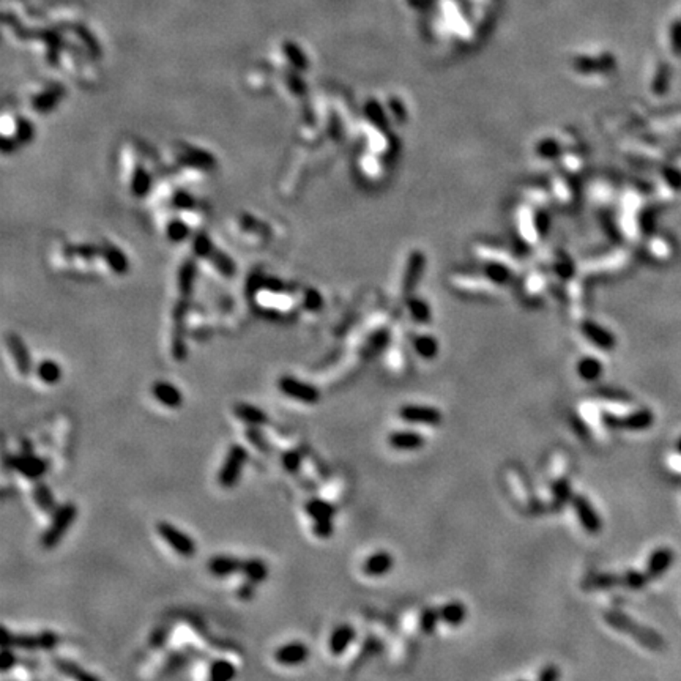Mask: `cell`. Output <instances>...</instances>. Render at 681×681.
<instances>
[{"mask_svg":"<svg viewBox=\"0 0 681 681\" xmlns=\"http://www.w3.org/2000/svg\"><path fill=\"white\" fill-rule=\"evenodd\" d=\"M578 374L585 382H594L603 374V364L596 358H584L578 363Z\"/></svg>","mask_w":681,"mask_h":681,"instance_id":"83f0119b","label":"cell"},{"mask_svg":"<svg viewBox=\"0 0 681 681\" xmlns=\"http://www.w3.org/2000/svg\"><path fill=\"white\" fill-rule=\"evenodd\" d=\"M78 517V506L73 503V501H66V503L60 505L57 508V511L51 516V522H49L48 529L45 530V533L41 535V546L51 550L54 547H57L60 541L64 540V536L68 533L71 525L74 524Z\"/></svg>","mask_w":681,"mask_h":681,"instance_id":"7a4b0ae2","label":"cell"},{"mask_svg":"<svg viewBox=\"0 0 681 681\" xmlns=\"http://www.w3.org/2000/svg\"><path fill=\"white\" fill-rule=\"evenodd\" d=\"M561 672L557 666H546L543 671L538 673V680L540 681H557L560 680Z\"/></svg>","mask_w":681,"mask_h":681,"instance_id":"f35d334b","label":"cell"},{"mask_svg":"<svg viewBox=\"0 0 681 681\" xmlns=\"http://www.w3.org/2000/svg\"><path fill=\"white\" fill-rule=\"evenodd\" d=\"M415 349H417L418 354L423 358H426V360H431V358H434L437 355L438 345L434 338L421 336L417 339V343H415Z\"/></svg>","mask_w":681,"mask_h":681,"instance_id":"836d02e7","label":"cell"},{"mask_svg":"<svg viewBox=\"0 0 681 681\" xmlns=\"http://www.w3.org/2000/svg\"><path fill=\"white\" fill-rule=\"evenodd\" d=\"M273 658L278 664H281L284 667L300 666L309 659V648L306 643L299 640L287 642L275 650Z\"/></svg>","mask_w":681,"mask_h":681,"instance_id":"30bf717a","label":"cell"},{"mask_svg":"<svg viewBox=\"0 0 681 681\" xmlns=\"http://www.w3.org/2000/svg\"><path fill=\"white\" fill-rule=\"evenodd\" d=\"M303 459H305V454L300 450H287L281 456V464L287 473L299 475L303 467Z\"/></svg>","mask_w":681,"mask_h":681,"instance_id":"f546056e","label":"cell"},{"mask_svg":"<svg viewBox=\"0 0 681 681\" xmlns=\"http://www.w3.org/2000/svg\"><path fill=\"white\" fill-rule=\"evenodd\" d=\"M241 575L246 580H251L254 584H261L265 579L268 578V566L267 563L261 559H248L243 560V569H241Z\"/></svg>","mask_w":681,"mask_h":681,"instance_id":"cb8c5ba5","label":"cell"},{"mask_svg":"<svg viewBox=\"0 0 681 681\" xmlns=\"http://www.w3.org/2000/svg\"><path fill=\"white\" fill-rule=\"evenodd\" d=\"M256 585L257 584H254V582H251V580L243 582V584L237 588V598L241 599V601H250V599L254 598Z\"/></svg>","mask_w":681,"mask_h":681,"instance_id":"74e56055","label":"cell"},{"mask_svg":"<svg viewBox=\"0 0 681 681\" xmlns=\"http://www.w3.org/2000/svg\"><path fill=\"white\" fill-rule=\"evenodd\" d=\"M157 531L161 540L169 546L175 554H178L183 559H193L197 552L196 541L188 533H185L174 524L161 521L157 524Z\"/></svg>","mask_w":681,"mask_h":681,"instance_id":"5b68a950","label":"cell"},{"mask_svg":"<svg viewBox=\"0 0 681 681\" xmlns=\"http://www.w3.org/2000/svg\"><path fill=\"white\" fill-rule=\"evenodd\" d=\"M440 620L448 626H461L467 618V608L461 601H448L440 609Z\"/></svg>","mask_w":681,"mask_h":681,"instance_id":"7402d4cb","label":"cell"},{"mask_svg":"<svg viewBox=\"0 0 681 681\" xmlns=\"http://www.w3.org/2000/svg\"><path fill=\"white\" fill-rule=\"evenodd\" d=\"M552 497H554L555 510H561L566 503H571V500L574 497L571 482H569L566 478L555 480L552 485Z\"/></svg>","mask_w":681,"mask_h":681,"instance_id":"484cf974","label":"cell"},{"mask_svg":"<svg viewBox=\"0 0 681 681\" xmlns=\"http://www.w3.org/2000/svg\"><path fill=\"white\" fill-rule=\"evenodd\" d=\"M306 515L313 519V521H322V519H333L336 516V506L330 503L328 500L324 499H311L306 501L305 505Z\"/></svg>","mask_w":681,"mask_h":681,"instance_id":"603a6c76","label":"cell"},{"mask_svg":"<svg viewBox=\"0 0 681 681\" xmlns=\"http://www.w3.org/2000/svg\"><path fill=\"white\" fill-rule=\"evenodd\" d=\"M573 510L578 516V521L582 525L588 535H599L603 530V521L599 517L598 511L594 510V506L590 500H588L585 495L582 494H574V497L571 500Z\"/></svg>","mask_w":681,"mask_h":681,"instance_id":"ba28073f","label":"cell"},{"mask_svg":"<svg viewBox=\"0 0 681 681\" xmlns=\"http://www.w3.org/2000/svg\"><path fill=\"white\" fill-rule=\"evenodd\" d=\"M17 662H20V658H17V654L15 653V648L3 647L2 653H0V671L7 673L11 671V668H15L17 666Z\"/></svg>","mask_w":681,"mask_h":681,"instance_id":"e575fe53","label":"cell"},{"mask_svg":"<svg viewBox=\"0 0 681 681\" xmlns=\"http://www.w3.org/2000/svg\"><path fill=\"white\" fill-rule=\"evenodd\" d=\"M604 620L614 629H618L620 633L634 637L640 645H643L648 650L659 652V650L666 647L664 639H662L658 633H654L653 629L642 626V624L631 620V618L628 615H624L623 612H618V610L604 612Z\"/></svg>","mask_w":681,"mask_h":681,"instance_id":"6da1fadb","label":"cell"},{"mask_svg":"<svg viewBox=\"0 0 681 681\" xmlns=\"http://www.w3.org/2000/svg\"><path fill=\"white\" fill-rule=\"evenodd\" d=\"M7 340H8V349L11 352V357L15 358L16 368H17V371H20V374L24 377L30 375L34 366H32V358H30L27 347L24 345L22 340L16 336V334H10Z\"/></svg>","mask_w":681,"mask_h":681,"instance_id":"ac0fdd59","label":"cell"},{"mask_svg":"<svg viewBox=\"0 0 681 681\" xmlns=\"http://www.w3.org/2000/svg\"><path fill=\"white\" fill-rule=\"evenodd\" d=\"M677 451H678V454H681V437L678 438V442H677Z\"/></svg>","mask_w":681,"mask_h":681,"instance_id":"ab89813d","label":"cell"},{"mask_svg":"<svg viewBox=\"0 0 681 681\" xmlns=\"http://www.w3.org/2000/svg\"><path fill=\"white\" fill-rule=\"evenodd\" d=\"M152 394L161 406L167 408H180L183 406V394L174 383L159 380L153 383Z\"/></svg>","mask_w":681,"mask_h":681,"instance_id":"9a60e30c","label":"cell"},{"mask_svg":"<svg viewBox=\"0 0 681 681\" xmlns=\"http://www.w3.org/2000/svg\"><path fill=\"white\" fill-rule=\"evenodd\" d=\"M208 573L215 578H229L234 574H241L243 560L229 555H216L208 560Z\"/></svg>","mask_w":681,"mask_h":681,"instance_id":"e0dca14e","label":"cell"},{"mask_svg":"<svg viewBox=\"0 0 681 681\" xmlns=\"http://www.w3.org/2000/svg\"><path fill=\"white\" fill-rule=\"evenodd\" d=\"M36 377L46 385H55L62 379V369L54 360H43L36 366Z\"/></svg>","mask_w":681,"mask_h":681,"instance_id":"4316f807","label":"cell"},{"mask_svg":"<svg viewBox=\"0 0 681 681\" xmlns=\"http://www.w3.org/2000/svg\"><path fill=\"white\" fill-rule=\"evenodd\" d=\"M357 639V629L349 623H343L331 631L328 637V650L333 656H340Z\"/></svg>","mask_w":681,"mask_h":681,"instance_id":"8fae6325","label":"cell"},{"mask_svg":"<svg viewBox=\"0 0 681 681\" xmlns=\"http://www.w3.org/2000/svg\"><path fill=\"white\" fill-rule=\"evenodd\" d=\"M388 445L398 451H415L424 447L426 438L415 431H394L388 436Z\"/></svg>","mask_w":681,"mask_h":681,"instance_id":"2e32d148","label":"cell"},{"mask_svg":"<svg viewBox=\"0 0 681 681\" xmlns=\"http://www.w3.org/2000/svg\"><path fill=\"white\" fill-rule=\"evenodd\" d=\"M620 578H622V585L631 588V590H640V588H643L648 584V580H652L648 578L647 573L636 571V569H629V571L622 574Z\"/></svg>","mask_w":681,"mask_h":681,"instance_id":"d6a6232c","label":"cell"},{"mask_svg":"<svg viewBox=\"0 0 681 681\" xmlns=\"http://www.w3.org/2000/svg\"><path fill=\"white\" fill-rule=\"evenodd\" d=\"M399 418L402 421L413 424H426V426H438L443 421V415L436 407L431 406H417V404H407L399 408Z\"/></svg>","mask_w":681,"mask_h":681,"instance_id":"9c48e42d","label":"cell"},{"mask_svg":"<svg viewBox=\"0 0 681 681\" xmlns=\"http://www.w3.org/2000/svg\"><path fill=\"white\" fill-rule=\"evenodd\" d=\"M440 612H438V609H432V608H428V609H424L423 612H421V617H420V626H421V631H423L424 634H434L436 633V629H437V624L440 623Z\"/></svg>","mask_w":681,"mask_h":681,"instance_id":"1f68e13d","label":"cell"},{"mask_svg":"<svg viewBox=\"0 0 681 681\" xmlns=\"http://www.w3.org/2000/svg\"><path fill=\"white\" fill-rule=\"evenodd\" d=\"M59 642V636L52 631H45L41 634H15L2 626V647L35 652V650H54Z\"/></svg>","mask_w":681,"mask_h":681,"instance_id":"277c9868","label":"cell"},{"mask_svg":"<svg viewBox=\"0 0 681 681\" xmlns=\"http://www.w3.org/2000/svg\"><path fill=\"white\" fill-rule=\"evenodd\" d=\"M7 464L10 468L15 470V472L24 476V478L32 481L41 480L49 468L48 461L43 459L40 456H35L34 453H21L17 456H10L7 457Z\"/></svg>","mask_w":681,"mask_h":681,"instance_id":"52a82bcc","label":"cell"},{"mask_svg":"<svg viewBox=\"0 0 681 681\" xmlns=\"http://www.w3.org/2000/svg\"><path fill=\"white\" fill-rule=\"evenodd\" d=\"M234 415L248 426H259V428H262V426L268 423V415L265 413L261 407L246 404V402H238V404H235Z\"/></svg>","mask_w":681,"mask_h":681,"instance_id":"d6986e66","label":"cell"},{"mask_svg":"<svg viewBox=\"0 0 681 681\" xmlns=\"http://www.w3.org/2000/svg\"><path fill=\"white\" fill-rule=\"evenodd\" d=\"M654 423V413L650 410V408H637V410L631 412L626 417H618L617 421V429H624V431H647L653 426Z\"/></svg>","mask_w":681,"mask_h":681,"instance_id":"5bb4252c","label":"cell"},{"mask_svg":"<svg viewBox=\"0 0 681 681\" xmlns=\"http://www.w3.org/2000/svg\"><path fill=\"white\" fill-rule=\"evenodd\" d=\"M278 388L280 392L287 396V398L303 402V404H317L320 401V392L317 387L311 385V383L299 380L296 377L292 375H282L280 380H278Z\"/></svg>","mask_w":681,"mask_h":681,"instance_id":"8992f818","label":"cell"},{"mask_svg":"<svg viewBox=\"0 0 681 681\" xmlns=\"http://www.w3.org/2000/svg\"><path fill=\"white\" fill-rule=\"evenodd\" d=\"M585 333H587V336L592 339V343L596 344L598 347H601V349H612L615 345L614 336H612V334L608 333L605 330H603V328L592 325V327H587L585 328Z\"/></svg>","mask_w":681,"mask_h":681,"instance_id":"4dcf8cb0","label":"cell"},{"mask_svg":"<svg viewBox=\"0 0 681 681\" xmlns=\"http://www.w3.org/2000/svg\"><path fill=\"white\" fill-rule=\"evenodd\" d=\"M592 585L598 588H610L614 585H622V578L615 574H599V575H594L592 580Z\"/></svg>","mask_w":681,"mask_h":681,"instance_id":"8d00e7d4","label":"cell"},{"mask_svg":"<svg viewBox=\"0 0 681 681\" xmlns=\"http://www.w3.org/2000/svg\"><path fill=\"white\" fill-rule=\"evenodd\" d=\"M245 436L248 438V442H250L252 447L259 451V453L267 454V456L271 453V445L259 426H248Z\"/></svg>","mask_w":681,"mask_h":681,"instance_id":"f1b7e54d","label":"cell"},{"mask_svg":"<svg viewBox=\"0 0 681 681\" xmlns=\"http://www.w3.org/2000/svg\"><path fill=\"white\" fill-rule=\"evenodd\" d=\"M394 566V557L388 550H377L363 561L361 571L369 578H382Z\"/></svg>","mask_w":681,"mask_h":681,"instance_id":"7c38bea8","label":"cell"},{"mask_svg":"<svg viewBox=\"0 0 681 681\" xmlns=\"http://www.w3.org/2000/svg\"><path fill=\"white\" fill-rule=\"evenodd\" d=\"M52 664L55 667V671L60 672L62 675H65L68 678L79 680V681H98L100 678L92 675L90 672L85 671V668L80 667L76 662H73L70 659L65 658H54Z\"/></svg>","mask_w":681,"mask_h":681,"instance_id":"44dd1931","label":"cell"},{"mask_svg":"<svg viewBox=\"0 0 681 681\" xmlns=\"http://www.w3.org/2000/svg\"><path fill=\"white\" fill-rule=\"evenodd\" d=\"M313 533L317 538H320V540H328V538H331L334 533L333 519H322V521H314Z\"/></svg>","mask_w":681,"mask_h":681,"instance_id":"d590c367","label":"cell"},{"mask_svg":"<svg viewBox=\"0 0 681 681\" xmlns=\"http://www.w3.org/2000/svg\"><path fill=\"white\" fill-rule=\"evenodd\" d=\"M673 560H675V554L671 547L654 549L648 557L645 573L648 574V578L652 580L658 579V578H661V575H664L668 569H671Z\"/></svg>","mask_w":681,"mask_h":681,"instance_id":"4fadbf2b","label":"cell"},{"mask_svg":"<svg viewBox=\"0 0 681 681\" xmlns=\"http://www.w3.org/2000/svg\"><path fill=\"white\" fill-rule=\"evenodd\" d=\"M237 675V668L227 659H215L208 667V677L213 681H229Z\"/></svg>","mask_w":681,"mask_h":681,"instance_id":"d4e9b609","label":"cell"},{"mask_svg":"<svg viewBox=\"0 0 681 681\" xmlns=\"http://www.w3.org/2000/svg\"><path fill=\"white\" fill-rule=\"evenodd\" d=\"M250 459V453L243 445L235 443L227 450L224 461L218 472V482L221 487L232 489L238 485L240 476L243 473V468Z\"/></svg>","mask_w":681,"mask_h":681,"instance_id":"3957f363","label":"cell"},{"mask_svg":"<svg viewBox=\"0 0 681 681\" xmlns=\"http://www.w3.org/2000/svg\"><path fill=\"white\" fill-rule=\"evenodd\" d=\"M32 499L35 501V505L38 506V510L48 516H52L54 512L57 511V508L60 506L57 503V500H55L52 491L49 489V486L45 485V482H41L40 480L36 481L32 487Z\"/></svg>","mask_w":681,"mask_h":681,"instance_id":"ffe728a7","label":"cell"}]
</instances>
